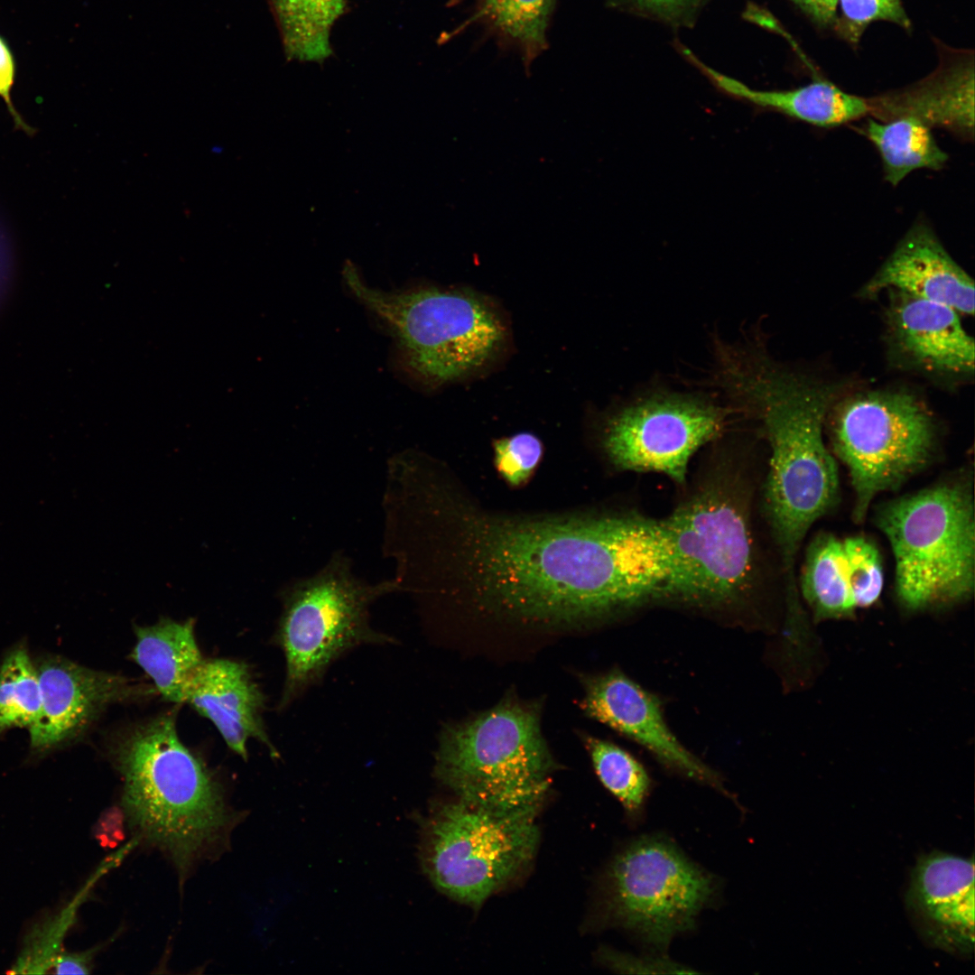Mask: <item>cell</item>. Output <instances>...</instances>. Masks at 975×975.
<instances>
[{"label": "cell", "instance_id": "cell-1", "mask_svg": "<svg viewBox=\"0 0 975 975\" xmlns=\"http://www.w3.org/2000/svg\"><path fill=\"white\" fill-rule=\"evenodd\" d=\"M464 534L478 601L525 623L580 625L664 600L672 572L661 519L636 512L473 518Z\"/></svg>", "mask_w": 975, "mask_h": 975}, {"label": "cell", "instance_id": "cell-2", "mask_svg": "<svg viewBox=\"0 0 975 975\" xmlns=\"http://www.w3.org/2000/svg\"><path fill=\"white\" fill-rule=\"evenodd\" d=\"M720 383L762 422L770 446L764 506L788 589L799 546L837 502L839 475L822 424L832 391L773 367L750 346L720 352Z\"/></svg>", "mask_w": 975, "mask_h": 975}, {"label": "cell", "instance_id": "cell-3", "mask_svg": "<svg viewBox=\"0 0 975 975\" xmlns=\"http://www.w3.org/2000/svg\"><path fill=\"white\" fill-rule=\"evenodd\" d=\"M753 487L744 463L722 456L661 519L671 550L664 600L706 609L740 607L757 593L761 558Z\"/></svg>", "mask_w": 975, "mask_h": 975}, {"label": "cell", "instance_id": "cell-4", "mask_svg": "<svg viewBox=\"0 0 975 975\" xmlns=\"http://www.w3.org/2000/svg\"><path fill=\"white\" fill-rule=\"evenodd\" d=\"M113 753L131 827L181 870L223 838L230 816L221 789L179 738L172 714L130 729Z\"/></svg>", "mask_w": 975, "mask_h": 975}, {"label": "cell", "instance_id": "cell-5", "mask_svg": "<svg viewBox=\"0 0 975 975\" xmlns=\"http://www.w3.org/2000/svg\"><path fill=\"white\" fill-rule=\"evenodd\" d=\"M342 274L350 292L396 339L402 367L424 385L475 376L506 350V318L478 292L436 286L385 292L367 285L349 261Z\"/></svg>", "mask_w": 975, "mask_h": 975}, {"label": "cell", "instance_id": "cell-6", "mask_svg": "<svg viewBox=\"0 0 975 975\" xmlns=\"http://www.w3.org/2000/svg\"><path fill=\"white\" fill-rule=\"evenodd\" d=\"M554 768L538 708L508 700L441 731L434 775L470 803L540 808Z\"/></svg>", "mask_w": 975, "mask_h": 975}, {"label": "cell", "instance_id": "cell-7", "mask_svg": "<svg viewBox=\"0 0 975 975\" xmlns=\"http://www.w3.org/2000/svg\"><path fill=\"white\" fill-rule=\"evenodd\" d=\"M878 525L896 563V591L910 610L966 599L974 588L975 521L968 484L937 485L884 506Z\"/></svg>", "mask_w": 975, "mask_h": 975}, {"label": "cell", "instance_id": "cell-8", "mask_svg": "<svg viewBox=\"0 0 975 975\" xmlns=\"http://www.w3.org/2000/svg\"><path fill=\"white\" fill-rule=\"evenodd\" d=\"M538 809L494 808L459 798L434 804L420 829L424 873L449 897L482 905L533 860Z\"/></svg>", "mask_w": 975, "mask_h": 975}, {"label": "cell", "instance_id": "cell-9", "mask_svg": "<svg viewBox=\"0 0 975 975\" xmlns=\"http://www.w3.org/2000/svg\"><path fill=\"white\" fill-rule=\"evenodd\" d=\"M395 591L401 588L395 579L368 583L358 578L349 560L340 553L315 574L283 590L276 633L286 667L281 708L317 682L348 650L391 642L373 629L368 617L376 599Z\"/></svg>", "mask_w": 975, "mask_h": 975}, {"label": "cell", "instance_id": "cell-10", "mask_svg": "<svg viewBox=\"0 0 975 975\" xmlns=\"http://www.w3.org/2000/svg\"><path fill=\"white\" fill-rule=\"evenodd\" d=\"M715 889L713 877L672 841L645 836L625 846L610 862L601 910L607 924L664 950L675 935L693 928Z\"/></svg>", "mask_w": 975, "mask_h": 975}, {"label": "cell", "instance_id": "cell-11", "mask_svg": "<svg viewBox=\"0 0 975 975\" xmlns=\"http://www.w3.org/2000/svg\"><path fill=\"white\" fill-rule=\"evenodd\" d=\"M832 426L834 450L850 475L858 522L878 493L899 487L932 454V417L908 393L855 395L840 405Z\"/></svg>", "mask_w": 975, "mask_h": 975}, {"label": "cell", "instance_id": "cell-12", "mask_svg": "<svg viewBox=\"0 0 975 975\" xmlns=\"http://www.w3.org/2000/svg\"><path fill=\"white\" fill-rule=\"evenodd\" d=\"M726 418V411L707 399L655 394L607 418L602 447L621 470L660 473L684 487L692 457L722 433Z\"/></svg>", "mask_w": 975, "mask_h": 975}, {"label": "cell", "instance_id": "cell-13", "mask_svg": "<svg viewBox=\"0 0 975 975\" xmlns=\"http://www.w3.org/2000/svg\"><path fill=\"white\" fill-rule=\"evenodd\" d=\"M37 669L41 712L28 730L35 755L46 754L79 736L108 705L147 693L129 679L59 656L42 659Z\"/></svg>", "mask_w": 975, "mask_h": 975}, {"label": "cell", "instance_id": "cell-14", "mask_svg": "<svg viewBox=\"0 0 975 975\" xmlns=\"http://www.w3.org/2000/svg\"><path fill=\"white\" fill-rule=\"evenodd\" d=\"M584 713L647 748L664 766L727 794L721 778L686 749L664 718L659 700L623 673L583 679Z\"/></svg>", "mask_w": 975, "mask_h": 975}, {"label": "cell", "instance_id": "cell-15", "mask_svg": "<svg viewBox=\"0 0 975 975\" xmlns=\"http://www.w3.org/2000/svg\"><path fill=\"white\" fill-rule=\"evenodd\" d=\"M939 62L909 87L868 99L869 115L881 121L912 116L966 139L974 136V51L937 43Z\"/></svg>", "mask_w": 975, "mask_h": 975}, {"label": "cell", "instance_id": "cell-16", "mask_svg": "<svg viewBox=\"0 0 975 975\" xmlns=\"http://www.w3.org/2000/svg\"><path fill=\"white\" fill-rule=\"evenodd\" d=\"M889 289L974 313V282L924 220L915 223L863 288L866 295Z\"/></svg>", "mask_w": 975, "mask_h": 975}, {"label": "cell", "instance_id": "cell-17", "mask_svg": "<svg viewBox=\"0 0 975 975\" xmlns=\"http://www.w3.org/2000/svg\"><path fill=\"white\" fill-rule=\"evenodd\" d=\"M974 862L945 853L923 857L915 868L909 902L939 947L969 952L974 946Z\"/></svg>", "mask_w": 975, "mask_h": 975}, {"label": "cell", "instance_id": "cell-18", "mask_svg": "<svg viewBox=\"0 0 975 975\" xmlns=\"http://www.w3.org/2000/svg\"><path fill=\"white\" fill-rule=\"evenodd\" d=\"M186 702L217 728L226 744L247 758L255 738L276 757L262 720L265 697L248 666L229 659H204L188 688Z\"/></svg>", "mask_w": 975, "mask_h": 975}, {"label": "cell", "instance_id": "cell-19", "mask_svg": "<svg viewBox=\"0 0 975 975\" xmlns=\"http://www.w3.org/2000/svg\"><path fill=\"white\" fill-rule=\"evenodd\" d=\"M891 291L889 323L904 352L931 369L972 373L974 341L959 312L943 303Z\"/></svg>", "mask_w": 975, "mask_h": 975}, {"label": "cell", "instance_id": "cell-20", "mask_svg": "<svg viewBox=\"0 0 975 975\" xmlns=\"http://www.w3.org/2000/svg\"><path fill=\"white\" fill-rule=\"evenodd\" d=\"M674 50L702 74L719 91L757 107L779 112L821 127L838 126L869 115L868 99L848 93L833 83L821 79L785 90H762L707 65L680 40Z\"/></svg>", "mask_w": 975, "mask_h": 975}, {"label": "cell", "instance_id": "cell-21", "mask_svg": "<svg viewBox=\"0 0 975 975\" xmlns=\"http://www.w3.org/2000/svg\"><path fill=\"white\" fill-rule=\"evenodd\" d=\"M194 619L162 618L135 628L136 642L131 658L153 680L167 701L186 702L189 685L204 658L194 633Z\"/></svg>", "mask_w": 975, "mask_h": 975}, {"label": "cell", "instance_id": "cell-22", "mask_svg": "<svg viewBox=\"0 0 975 975\" xmlns=\"http://www.w3.org/2000/svg\"><path fill=\"white\" fill-rule=\"evenodd\" d=\"M470 22L520 55L525 70L548 46L547 31L556 0H472Z\"/></svg>", "mask_w": 975, "mask_h": 975}, {"label": "cell", "instance_id": "cell-23", "mask_svg": "<svg viewBox=\"0 0 975 975\" xmlns=\"http://www.w3.org/2000/svg\"><path fill=\"white\" fill-rule=\"evenodd\" d=\"M865 132L880 154L887 181L893 186L915 170H940L948 160L931 127L917 118L868 119Z\"/></svg>", "mask_w": 975, "mask_h": 975}, {"label": "cell", "instance_id": "cell-24", "mask_svg": "<svg viewBox=\"0 0 975 975\" xmlns=\"http://www.w3.org/2000/svg\"><path fill=\"white\" fill-rule=\"evenodd\" d=\"M288 60L322 62L332 53L330 32L346 0H268Z\"/></svg>", "mask_w": 975, "mask_h": 975}, {"label": "cell", "instance_id": "cell-25", "mask_svg": "<svg viewBox=\"0 0 975 975\" xmlns=\"http://www.w3.org/2000/svg\"><path fill=\"white\" fill-rule=\"evenodd\" d=\"M801 589L817 620L842 618L854 613L856 605L841 540L831 534L814 539L807 551Z\"/></svg>", "mask_w": 975, "mask_h": 975}, {"label": "cell", "instance_id": "cell-26", "mask_svg": "<svg viewBox=\"0 0 975 975\" xmlns=\"http://www.w3.org/2000/svg\"><path fill=\"white\" fill-rule=\"evenodd\" d=\"M123 858L120 850L108 857L73 899L32 924L23 938L21 950L9 973L42 974L52 970L57 958L64 952V939L76 921L80 905L97 880Z\"/></svg>", "mask_w": 975, "mask_h": 975}, {"label": "cell", "instance_id": "cell-27", "mask_svg": "<svg viewBox=\"0 0 975 975\" xmlns=\"http://www.w3.org/2000/svg\"><path fill=\"white\" fill-rule=\"evenodd\" d=\"M41 712L37 664L24 644L11 649L0 664V733L13 728L28 730Z\"/></svg>", "mask_w": 975, "mask_h": 975}, {"label": "cell", "instance_id": "cell-28", "mask_svg": "<svg viewBox=\"0 0 975 975\" xmlns=\"http://www.w3.org/2000/svg\"><path fill=\"white\" fill-rule=\"evenodd\" d=\"M584 741L603 785L620 802L627 815L637 819L649 795L650 777L645 767L619 747L593 737Z\"/></svg>", "mask_w": 975, "mask_h": 975}, {"label": "cell", "instance_id": "cell-29", "mask_svg": "<svg viewBox=\"0 0 975 975\" xmlns=\"http://www.w3.org/2000/svg\"><path fill=\"white\" fill-rule=\"evenodd\" d=\"M876 22L891 23L906 31L912 28L903 0H838L834 26L850 44L857 45Z\"/></svg>", "mask_w": 975, "mask_h": 975}, {"label": "cell", "instance_id": "cell-30", "mask_svg": "<svg viewBox=\"0 0 975 975\" xmlns=\"http://www.w3.org/2000/svg\"><path fill=\"white\" fill-rule=\"evenodd\" d=\"M848 578L856 608H867L879 598L883 589V569L877 547L861 536L842 541Z\"/></svg>", "mask_w": 975, "mask_h": 975}, {"label": "cell", "instance_id": "cell-31", "mask_svg": "<svg viewBox=\"0 0 975 975\" xmlns=\"http://www.w3.org/2000/svg\"><path fill=\"white\" fill-rule=\"evenodd\" d=\"M608 7L671 29H692L715 0H605Z\"/></svg>", "mask_w": 975, "mask_h": 975}, {"label": "cell", "instance_id": "cell-32", "mask_svg": "<svg viewBox=\"0 0 975 975\" xmlns=\"http://www.w3.org/2000/svg\"><path fill=\"white\" fill-rule=\"evenodd\" d=\"M495 464L500 475L513 486L525 482L539 463L543 444L530 432H519L494 444Z\"/></svg>", "mask_w": 975, "mask_h": 975}, {"label": "cell", "instance_id": "cell-33", "mask_svg": "<svg viewBox=\"0 0 975 975\" xmlns=\"http://www.w3.org/2000/svg\"><path fill=\"white\" fill-rule=\"evenodd\" d=\"M600 961L608 968L621 973L629 974H691L692 969L672 961L664 956L636 957L629 954L604 950L600 952Z\"/></svg>", "mask_w": 975, "mask_h": 975}, {"label": "cell", "instance_id": "cell-34", "mask_svg": "<svg viewBox=\"0 0 975 975\" xmlns=\"http://www.w3.org/2000/svg\"><path fill=\"white\" fill-rule=\"evenodd\" d=\"M16 60L13 50L4 36L0 34V98L5 102L15 128L32 135L34 129L28 125L16 110L12 100V88L16 77Z\"/></svg>", "mask_w": 975, "mask_h": 975}, {"label": "cell", "instance_id": "cell-35", "mask_svg": "<svg viewBox=\"0 0 975 975\" xmlns=\"http://www.w3.org/2000/svg\"><path fill=\"white\" fill-rule=\"evenodd\" d=\"M99 947H93L84 952H67L64 951L56 960L52 972L55 974H88L90 972L92 960Z\"/></svg>", "mask_w": 975, "mask_h": 975}, {"label": "cell", "instance_id": "cell-36", "mask_svg": "<svg viewBox=\"0 0 975 975\" xmlns=\"http://www.w3.org/2000/svg\"><path fill=\"white\" fill-rule=\"evenodd\" d=\"M821 25L834 24L837 14L835 0H787Z\"/></svg>", "mask_w": 975, "mask_h": 975}, {"label": "cell", "instance_id": "cell-37", "mask_svg": "<svg viewBox=\"0 0 975 975\" xmlns=\"http://www.w3.org/2000/svg\"><path fill=\"white\" fill-rule=\"evenodd\" d=\"M10 280V259L5 247L0 245V302L5 296Z\"/></svg>", "mask_w": 975, "mask_h": 975}, {"label": "cell", "instance_id": "cell-38", "mask_svg": "<svg viewBox=\"0 0 975 975\" xmlns=\"http://www.w3.org/2000/svg\"><path fill=\"white\" fill-rule=\"evenodd\" d=\"M838 3V0H835Z\"/></svg>", "mask_w": 975, "mask_h": 975}]
</instances>
